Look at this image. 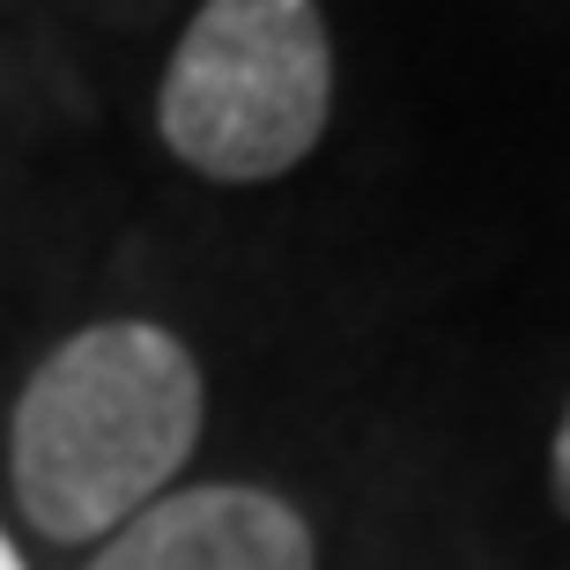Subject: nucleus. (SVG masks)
<instances>
[{"instance_id": "obj_1", "label": "nucleus", "mask_w": 570, "mask_h": 570, "mask_svg": "<svg viewBox=\"0 0 570 570\" xmlns=\"http://www.w3.org/2000/svg\"><path fill=\"white\" fill-rule=\"evenodd\" d=\"M200 363L148 318H111L60 341L30 371L8 423L16 504L45 541H97L170 497L200 444Z\"/></svg>"}, {"instance_id": "obj_2", "label": "nucleus", "mask_w": 570, "mask_h": 570, "mask_svg": "<svg viewBox=\"0 0 570 570\" xmlns=\"http://www.w3.org/2000/svg\"><path fill=\"white\" fill-rule=\"evenodd\" d=\"M334 111V45L318 0H208L156 89L170 156L223 186L296 170Z\"/></svg>"}, {"instance_id": "obj_3", "label": "nucleus", "mask_w": 570, "mask_h": 570, "mask_svg": "<svg viewBox=\"0 0 570 570\" xmlns=\"http://www.w3.org/2000/svg\"><path fill=\"white\" fill-rule=\"evenodd\" d=\"M89 570H318L304 511L253 482L170 489L111 533Z\"/></svg>"}, {"instance_id": "obj_4", "label": "nucleus", "mask_w": 570, "mask_h": 570, "mask_svg": "<svg viewBox=\"0 0 570 570\" xmlns=\"http://www.w3.org/2000/svg\"><path fill=\"white\" fill-rule=\"evenodd\" d=\"M549 482H556V504L570 511V407H563V430H556V466H549Z\"/></svg>"}, {"instance_id": "obj_5", "label": "nucleus", "mask_w": 570, "mask_h": 570, "mask_svg": "<svg viewBox=\"0 0 570 570\" xmlns=\"http://www.w3.org/2000/svg\"><path fill=\"white\" fill-rule=\"evenodd\" d=\"M0 570H22V556H16V541L0 533Z\"/></svg>"}]
</instances>
